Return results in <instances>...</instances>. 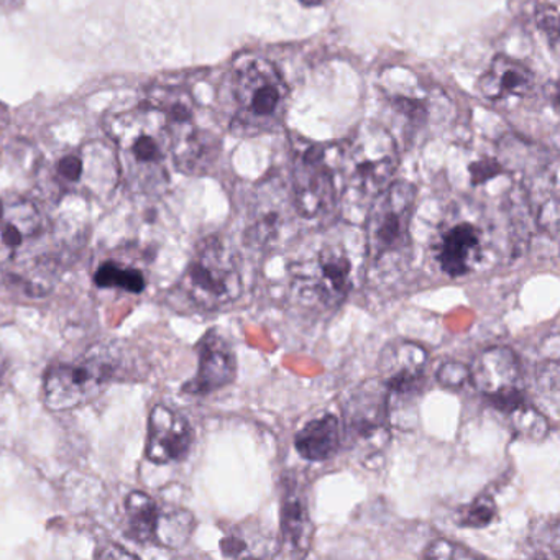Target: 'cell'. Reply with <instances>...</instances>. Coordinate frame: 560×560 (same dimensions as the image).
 I'll return each instance as SVG.
<instances>
[{
    "instance_id": "obj_5",
    "label": "cell",
    "mask_w": 560,
    "mask_h": 560,
    "mask_svg": "<svg viewBox=\"0 0 560 560\" xmlns=\"http://www.w3.org/2000/svg\"><path fill=\"white\" fill-rule=\"evenodd\" d=\"M398 162L392 133L380 124H363L347 149V185L362 198H375L392 183Z\"/></svg>"
},
{
    "instance_id": "obj_20",
    "label": "cell",
    "mask_w": 560,
    "mask_h": 560,
    "mask_svg": "<svg viewBox=\"0 0 560 560\" xmlns=\"http://www.w3.org/2000/svg\"><path fill=\"white\" fill-rule=\"evenodd\" d=\"M196 520L185 508H160L153 544L165 549H182L195 533Z\"/></svg>"
},
{
    "instance_id": "obj_19",
    "label": "cell",
    "mask_w": 560,
    "mask_h": 560,
    "mask_svg": "<svg viewBox=\"0 0 560 560\" xmlns=\"http://www.w3.org/2000/svg\"><path fill=\"white\" fill-rule=\"evenodd\" d=\"M160 504L145 491H132L126 498L127 536L137 542H153Z\"/></svg>"
},
{
    "instance_id": "obj_21",
    "label": "cell",
    "mask_w": 560,
    "mask_h": 560,
    "mask_svg": "<svg viewBox=\"0 0 560 560\" xmlns=\"http://www.w3.org/2000/svg\"><path fill=\"white\" fill-rule=\"evenodd\" d=\"M94 283L104 290H122L140 294L147 290V277L140 268L117 260H106L97 267Z\"/></svg>"
},
{
    "instance_id": "obj_3",
    "label": "cell",
    "mask_w": 560,
    "mask_h": 560,
    "mask_svg": "<svg viewBox=\"0 0 560 560\" xmlns=\"http://www.w3.org/2000/svg\"><path fill=\"white\" fill-rule=\"evenodd\" d=\"M416 208V188L393 182L373 198L365 225L366 254L375 267L401 258L409 248V228Z\"/></svg>"
},
{
    "instance_id": "obj_7",
    "label": "cell",
    "mask_w": 560,
    "mask_h": 560,
    "mask_svg": "<svg viewBox=\"0 0 560 560\" xmlns=\"http://www.w3.org/2000/svg\"><path fill=\"white\" fill-rule=\"evenodd\" d=\"M429 353L411 340H398L380 357V380L388 393L392 424H415L416 402L425 385Z\"/></svg>"
},
{
    "instance_id": "obj_8",
    "label": "cell",
    "mask_w": 560,
    "mask_h": 560,
    "mask_svg": "<svg viewBox=\"0 0 560 560\" xmlns=\"http://www.w3.org/2000/svg\"><path fill=\"white\" fill-rule=\"evenodd\" d=\"M298 294L307 303L336 310L352 290V261L340 245H324L294 273Z\"/></svg>"
},
{
    "instance_id": "obj_12",
    "label": "cell",
    "mask_w": 560,
    "mask_h": 560,
    "mask_svg": "<svg viewBox=\"0 0 560 560\" xmlns=\"http://www.w3.org/2000/svg\"><path fill=\"white\" fill-rule=\"evenodd\" d=\"M195 442V429L185 415L165 405L153 406L149 416L145 457L155 465L185 460Z\"/></svg>"
},
{
    "instance_id": "obj_2",
    "label": "cell",
    "mask_w": 560,
    "mask_h": 560,
    "mask_svg": "<svg viewBox=\"0 0 560 560\" xmlns=\"http://www.w3.org/2000/svg\"><path fill=\"white\" fill-rule=\"evenodd\" d=\"M178 288L196 310L211 313L231 306L244 291L237 254L218 235L202 238Z\"/></svg>"
},
{
    "instance_id": "obj_23",
    "label": "cell",
    "mask_w": 560,
    "mask_h": 560,
    "mask_svg": "<svg viewBox=\"0 0 560 560\" xmlns=\"http://www.w3.org/2000/svg\"><path fill=\"white\" fill-rule=\"evenodd\" d=\"M527 553L536 559H559V521L533 524L526 542Z\"/></svg>"
},
{
    "instance_id": "obj_24",
    "label": "cell",
    "mask_w": 560,
    "mask_h": 560,
    "mask_svg": "<svg viewBox=\"0 0 560 560\" xmlns=\"http://www.w3.org/2000/svg\"><path fill=\"white\" fill-rule=\"evenodd\" d=\"M497 517V503L490 494H478L470 503L458 510L457 524L470 529H483Z\"/></svg>"
},
{
    "instance_id": "obj_28",
    "label": "cell",
    "mask_w": 560,
    "mask_h": 560,
    "mask_svg": "<svg viewBox=\"0 0 560 560\" xmlns=\"http://www.w3.org/2000/svg\"><path fill=\"white\" fill-rule=\"evenodd\" d=\"M58 175L68 183H78L83 176V160L77 155L65 156L58 163Z\"/></svg>"
},
{
    "instance_id": "obj_1",
    "label": "cell",
    "mask_w": 560,
    "mask_h": 560,
    "mask_svg": "<svg viewBox=\"0 0 560 560\" xmlns=\"http://www.w3.org/2000/svg\"><path fill=\"white\" fill-rule=\"evenodd\" d=\"M127 375L122 347L100 343L73 362L51 363L45 372L42 399L51 411H70L100 398L107 386Z\"/></svg>"
},
{
    "instance_id": "obj_13",
    "label": "cell",
    "mask_w": 560,
    "mask_h": 560,
    "mask_svg": "<svg viewBox=\"0 0 560 560\" xmlns=\"http://www.w3.org/2000/svg\"><path fill=\"white\" fill-rule=\"evenodd\" d=\"M237 376V357L231 343L218 332L209 330L198 343V372L185 383L183 392L205 396L232 385Z\"/></svg>"
},
{
    "instance_id": "obj_15",
    "label": "cell",
    "mask_w": 560,
    "mask_h": 560,
    "mask_svg": "<svg viewBox=\"0 0 560 560\" xmlns=\"http://www.w3.org/2000/svg\"><path fill=\"white\" fill-rule=\"evenodd\" d=\"M173 132L170 122L160 130V133H150L145 127L137 130L133 136L122 140L124 155L127 156V166L130 175L149 186L150 183H160L163 178V162L166 159V136Z\"/></svg>"
},
{
    "instance_id": "obj_33",
    "label": "cell",
    "mask_w": 560,
    "mask_h": 560,
    "mask_svg": "<svg viewBox=\"0 0 560 560\" xmlns=\"http://www.w3.org/2000/svg\"><path fill=\"white\" fill-rule=\"evenodd\" d=\"M2 215H4V206L0 202V219H2Z\"/></svg>"
},
{
    "instance_id": "obj_30",
    "label": "cell",
    "mask_w": 560,
    "mask_h": 560,
    "mask_svg": "<svg viewBox=\"0 0 560 560\" xmlns=\"http://www.w3.org/2000/svg\"><path fill=\"white\" fill-rule=\"evenodd\" d=\"M497 163L488 162V160H483V162L477 163V165L471 168V175H474L475 182H487L491 176L497 175Z\"/></svg>"
},
{
    "instance_id": "obj_32",
    "label": "cell",
    "mask_w": 560,
    "mask_h": 560,
    "mask_svg": "<svg viewBox=\"0 0 560 560\" xmlns=\"http://www.w3.org/2000/svg\"><path fill=\"white\" fill-rule=\"evenodd\" d=\"M301 5L304 8H319V5L326 4L327 0H300Z\"/></svg>"
},
{
    "instance_id": "obj_17",
    "label": "cell",
    "mask_w": 560,
    "mask_h": 560,
    "mask_svg": "<svg viewBox=\"0 0 560 560\" xmlns=\"http://www.w3.org/2000/svg\"><path fill=\"white\" fill-rule=\"evenodd\" d=\"M343 441L342 422L336 415H323L311 419L294 438V447L301 457L311 462H324L339 452Z\"/></svg>"
},
{
    "instance_id": "obj_9",
    "label": "cell",
    "mask_w": 560,
    "mask_h": 560,
    "mask_svg": "<svg viewBox=\"0 0 560 560\" xmlns=\"http://www.w3.org/2000/svg\"><path fill=\"white\" fill-rule=\"evenodd\" d=\"M329 149L313 147L294 163L293 206L306 221H324L337 206L336 173L327 162Z\"/></svg>"
},
{
    "instance_id": "obj_26",
    "label": "cell",
    "mask_w": 560,
    "mask_h": 560,
    "mask_svg": "<svg viewBox=\"0 0 560 560\" xmlns=\"http://www.w3.org/2000/svg\"><path fill=\"white\" fill-rule=\"evenodd\" d=\"M424 557L425 559L457 560L477 559L480 556L471 552L470 549H465L460 544H455L447 539H438L429 544L428 549L424 550Z\"/></svg>"
},
{
    "instance_id": "obj_14",
    "label": "cell",
    "mask_w": 560,
    "mask_h": 560,
    "mask_svg": "<svg viewBox=\"0 0 560 560\" xmlns=\"http://www.w3.org/2000/svg\"><path fill=\"white\" fill-rule=\"evenodd\" d=\"M536 77L533 71L513 58L498 55L493 58L483 77L478 80V91L491 103L521 100L534 90Z\"/></svg>"
},
{
    "instance_id": "obj_29",
    "label": "cell",
    "mask_w": 560,
    "mask_h": 560,
    "mask_svg": "<svg viewBox=\"0 0 560 560\" xmlns=\"http://www.w3.org/2000/svg\"><path fill=\"white\" fill-rule=\"evenodd\" d=\"M539 27L542 28L544 32H547V40L552 44V47L556 48L557 40H559V21H557V9L547 8V14H542V21L539 22Z\"/></svg>"
},
{
    "instance_id": "obj_16",
    "label": "cell",
    "mask_w": 560,
    "mask_h": 560,
    "mask_svg": "<svg viewBox=\"0 0 560 560\" xmlns=\"http://www.w3.org/2000/svg\"><path fill=\"white\" fill-rule=\"evenodd\" d=\"M313 540V523L306 501L296 487H287L281 497L280 549L288 557H304Z\"/></svg>"
},
{
    "instance_id": "obj_18",
    "label": "cell",
    "mask_w": 560,
    "mask_h": 560,
    "mask_svg": "<svg viewBox=\"0 0 560 560\" xmlns=\"http://www.w3.org/2000/svg\"><path fill=\"white\" fill-rule=\"evenodd\" d=\"M42 218L37 209L28 202L11 206L0 219V255L15 257L28 242L40 235Z\"/></svg>"
},
{
    "instance_id": "obj_25",
    "label": "cell",
    "mask_w": 560,
    "mask_h": 560,
    "mask_svg": "<svg viewBox=\"0 0 560 560\" xmlns=\"http://www.w3.org/2000/svg\"><path fill=\"white\" fill-rule=\"evenodd\" d=\"M389 104H392V109L415 129L428 126L429 104L422 97L393 94Z\"/></svg>"
},
{
    "instance_id": "obj_27",
    "label": "cell",
    "mask_w": 560,
    "mask_h": 560,
    "mask_svg": "<svg viewBox=\"0 0 560 560\" xmlns=\"http://www.w3.org/2000/svg\"><path fill=\"white\" fill-rule=\"evenodd\" d=\"M438 382L444 388H462L465 383L470 382V369L464 363L447 362L438 370Z\"/></svg>"
},
{
    "instance_id": "obj_31",
    "label": "cell",
    "mask_w": 560,
    "mask_h": 560,
    "mask_svg": "<svg viewBox=\"0 0 560 560\" xmlns=\"http://www.w3.org/2000/svg\"><path fill=\"white\" fill-rule=\"evenodd\" d=\"M24 5V0H0V11L14 12Z\"/></svg>"
},
{
    "instance_id": "obj_6",
    "label": "cell",
    "mask_w": 560,
    "mask_h": 560,
    "mask_svg": "<svg viewBox=\"0 0 560 560\" xmlns=\"http://www.w3.org/2000/svg\"><path fill=\"white\" fill-rule=\"evenodd\" d=\"M388 393L382 380H366L343 405V439L362 458L382 454L392 439Z\"/></svg>"
},
{
    "instance_id": "obj_11",
    "label": "cell",
    "mask_w": 560,
    "mask_h": 560,
    "mask_svg": "<svg viewBox=\"0 0 560 560\" xmlns=\"http://www.w3.org/2000/svg\"><path fill=\"white\" fill-rule=\"evenodd\" d=\"M485 248L487 235L480 224L470 219H452L435 237V264L447 277L464 278L480 267Z\"/></svg>"
},
{
    "instance_id": "obj_10",
    "label": "cell",
    "mask_w": 560,
    "mask_h": 560,
    "mask_svg": "<svg viewBox=\"0 0 560 560\" xmlns=\"http://www.w3.org/2000/svg\"><path fill=\"white\" fill-rule=\"evenodd\" d=\"M521 380L520 357L510 347L483 350L470 369L471 385L506 416L526 401Z\"/></svg>"
},
{
    "instance_id": "obj_22",
    "label": "cell",
    "mask_w": 560,
    "mask_h": 560,
    "mask_svg": "<svg viewBox=\"0 0 560 560\" xmlns=\"http://www.w3.org/2000/svg\"><path fill=\"white\" fill-rule=\"evenodd\" d=\"M508 418H510L511 428L520 438L540 442L549 435V421L546 416L527 401L521 402L508 415Z\"/></svg>"
},
{
    "instance_id": "obj_4",
    "label": "cell",
    "mask_w": 560,
    "mask_h": 560,
    "mask_svg": "<svg viewBox=\"0 0 560 560\" xmlns=\"http://www.w3.org/2000/svg\"><path fill=\"white\" fill-rule=\"evenodd\" d=\"M235 101L237 120L245 130H268L287 113L288 88L270 61L254 58L235 74Z\"/></svg>"
}]
</instances>
